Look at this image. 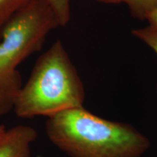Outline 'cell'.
I'll use <instances>...</instances> for the list:
<instances>
[{
  "label": "cell",
  "mask_w": 157,
  "mask_h": 157,
  "mask_svg": "<svg viewBox=\"0 0 157 157\" xmlns=\"http://www.w3.org/2000/svg\"><path fill=\"white\" fill-rule=\"evenodd\" d=\"M45 129L51 142L71 157H139L149 147L132 127L102 119L84 107L48 117Z\"/></svg>",
  "instance_id": "obj_1"
},
{
  "label": "cell",
  "mask_w": 157,
  "mask_h": 157,
  "mask_svg": "<svg viewBox=\"0 0 157 157\" xmlns=\"http://www.w3.org/2000/svg\"><path fill=\"white\" fill-rule=\"evenodd\" d=\"M84 97L83 83L58 39L36 60L13 111L23 119L50 117L65 110L83 107Z\"/></svg>",
  "instance_id": "obj_2"
},
{
  "label": "cell",
  "mask_w": 157,
  "mask_h": 157,
  "mask_svg": "<svg viewBox=\"0 0 157 157\" xmlns=\"http://www.w3.org/2000/svg\"><path fill=\"white\" fill-rule=\"evenodd\" d=\"M59 26L43 0H32L9 21L0 34V116L13 111L23 87L17 66L42 48L51 31Z\"/></svg>",
  "instance_id": "obj_3"
},
{
  "label": "cell",
  "mask_w": 157,
  "mask_h": 157,
  "mask_svg": "<svg viewBox=\"0 0 157 157\" xmlns=\"http://www.w3.org/2000/svg\"><path fill=\"white\" fill-rule=\"evenodd\" d=\"M35 129L18 125L7 129L0 139V157H31V144L36 140Z\"/></svg>",
  "instance_id": "obj_4"
},
{
  "label": "cell",
  "mask_w": 157,
  "mask_h": 157,
  "mask_svg": "<svg viewBox=\"0 0 157 157\" xmlns=\"http://www.w3.org/2000/svg\"><path fill=\"white\" fill-rule=\"evenodd\" d=\"M104 4L127 5L132 15L141 20H146L147 15L157 7V0H97Z\"/></svg>",
  "instance_id": "obj_5"
},
{
  "label": "cell",
  "mask_w": 157,
  "mask_h": 157,
  "mask_svg": "<svg viewBox=\"0 0 157 157\" xmlns=\"http://www.w3.org/2000/svg\"><path fill=\"white\" fill-rule=\"evenodd\" d=\"M32 0H0V34L17 12Z\"/></svg>",
  "instance_id": "obj_6"
},
{
  "label": "cell",
  "mask_w": 157,
  "mask_h": 157,
  "mask_svg": "<svg viewBox=\"0 0 157 157\" xmlns=\"http://www.w3.org/2000/svg\"><path fill=\"white\" fill-rule=\"evenodd\" d=\"M54 13L59 26H66L71 20V0H43Z\"/></svg>",
  "instance_id": "obj_7"
},
{
  "label": "cell",
  "mask_w": 157,
  "mask_h": 157,
  "mask_svg": "<svg viewBox=\"0 0 157 157\" xmlns=\"http://www.w3.org/2000/svg\"><path fill=\"white\" fill-rule=\"evenodd\" d=\"M132 34L137 38L146 43L157 55V27L153 25H148L144 28L134 29ZM157 89V88H156Z\"/></svg>",
  "instance_id": "obj_8"
},
{
  "label": "cell",
  "mask_w": 157,
  "mask_h": 157,
  "mask_svg": "<svg viewBox=\"0 0 157 157\" xmlns=\"http://www.w3.org/2000/svg\"><path fill=\"white\" fill-rule=\"evenodd\" d=\"M146 20L148 21L150 25L157 27V7L147 15Z\"/></svg>",
  "instance_id": "obj_9"
},
{
  "label": "cell",
  "mask_w": 157,
  "mask_h": 157,
  "mask_svg": "<svg viewBox=\"0 0 157 157\" xmlns=\"http://www.w3.org/2000/svg\"><path fill=\"white\" fill-rule=\"evenodd\" d=\"M6 131H7V129H6L5 125L0 124V139L3 137V135H5Z\"/></svg>",
  "instance_id": "obj_10"
}]
</instances>
